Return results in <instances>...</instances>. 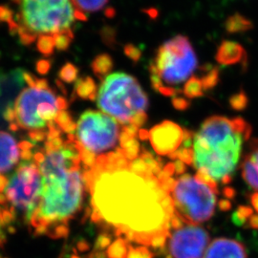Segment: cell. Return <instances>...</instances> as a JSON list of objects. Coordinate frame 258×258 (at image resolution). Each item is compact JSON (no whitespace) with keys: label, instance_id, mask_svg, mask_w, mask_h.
Here are the masks:
<instances>
[{"label":"cell","instance_id":"7402d4cb","mask_svg":"<svg viewBox=\"0 0 258 258\" xmlns=\"http://www.w3.org/2000/svg\"><path fill=\"white\" fill-rule=\"evenodd\" d=\"M140 159H142L148 166V168L150 169V171L153 173V175H157L163 170L162 169V166H163V160L160 158V157L153 156L149 151L146 150V149H143L142 153H141V156Z\"/></svg>","mask_w":258,"mask_h":258},{"label":"cell","instance_id":"74e56055","mask_svg":"<svg viewBox=\"0 0 258 258\" xmlns=\"http://www.w3.org/2000/svg\"><path fill=\"white\" fill-rule=\"evenodd\" d=\"M223 194H224L227 198L232 199V198L235 196V190H234L232 187L226 186V187L223 189Z\"/></svg>","mask_w":258,"mask_h":258},{"label":"cell","instance_id":"ac0fdd59","mask_svg":"<svg viewBox=\"0 0 258 258\" xmlns=\"http://www.w3.org/2000/svg\"><path fill=\"white\" fill-rule=\"evenodd\" d=\"M251 28H252L251 21L240 14H234L226 21V30L231 34L247 32Z\"/></svg>","mask_w":258,"mask_h":258},{"label":"cell","instance_id":"6da1fadb","mask_svg":"<svg viewBox=\"0 0 258 258\" xmlns=\"http://www.w3.org/2000/svg\"><path fill=\"white\" fill-rule=\"evenodd\" d=\"M91 206L106 224L115 228L119 238L149 247L153 236L171 229L170 217L162 207L169 194L162 188L153 189L147 177L129 169L104 171L94 177Z\"/></svg>","mask_w":258,"mask_h":258},{"label":"cell","instance_id":"4316f807","mask_svg":"<svg viewBox=\"0 0 258 258\" xmlns=\"http://www.w3.org/2000/svg\"><path fill=\"white\" fill-rule=\"evenodd\" d=\"M111 242H112V236H111L110 233H108L106 231L102 232L101 234H99V236L96 239L94 250L95 251H102L103 249H106L107 247L110 246Z\"/></svg>","mask_w":258,"mask_h":258},{"label":"cell","instance_id":"83f0119b","mask_svg":"<svg viewBox=\"0 0 258 258\" xmlns=\"http://www.w3.org/2000/svg\"><path fill=\"white\" fill-rule=\"evenodd\" d=\"M154 254L147 247H137L134 248L129 246L127 258H153Z\"/></svg>","mask_w":258,"mask_h":258},{"label":"cell","instance_id":"9c48e42d","mask_svg":"<svg viewBox=\"0 0 258 258\" xmlns=\"http://www.w3.org/2000/svg\"><path fill=\"white\" fill-rule=\"evenodd\" d=\"M42 189V177L37 163L23 161L11 177L4 190L11 211L21 212L29 222L36 211Z\"/></svg>","mask_w":258,"mask_h":258},{"label":"cell","instance_id":"b9f144b4","mask_svg":"<svg viewBox=\"0 0 258 258\" xmlns=\"http://www.w3.org/2000/svg\"><path fill=\"white\" fill-rule=\"evenodd\" d=\"M107 256L104 254V252L102 251H93L91 254L89 255V258H106Z\"/></svg>","mask_w":258,"mask_h":258},{"label":"cell","instance_id":"ffe728a7","mask_svg":"<svg viewBox=\"0 0 258 258\" xmlns=\"http://www.w3.org/2000/svg\"><path fill=\"white\" fill-rule=\"evenodd\" d=\"M128 241L119 237L115 240L106 251L107 258H127L129 251Z\"/></svg>","mask_w":258,"mask_h":258},{"label":"cell","instance_id":"1f68e13d","mask_svg":"<svg viewBox=\"0 0 258 258\" xmlns=\"http://www.w3.org/2000/svg\"><path fill=\"white\" fill-rule=\"evenodd\" d=\"M160 184H161V187L162 189L166 192V194H171L173 187H174V184H175V180L172 178V177H169L167 179H165L163 181H159Z\"/></svg>","mask_w":258,"mask_h":258},{"label":"cell","instance_id":"30bf717a","mask_svg":"<svg viewBox=\"0 0 258 258\" xmlns=\"http://www.w3.org/2000/svg\"><path fill=\"white\" fill-rule=\"evenodd\" d=\"M76 140L86 151L94 154L115 148L120 142L119 121L102 111L83 112L77 122Z\"/></svg>","mask_w":258,"mask_h":258},{"label":"cell","instance_id":"e0dca14e","mask_svg":"<svg viewBox=\"0 0 258 258\" xmlns=\"http://www.w3.org/2000/svg\"><path fill=\"white\" fill-rule=\"evenodd\" d=\"M246 58V52L244 48L237 42L224 41L218 48L216 59L219 63L232 65L241 63Z\"/></svg>","mask_w":258,"mask_h":258},{"label":"cell","instance_id":"ba28073f","mask_svg":"<svg viewBox=\"0 0 258 258\" xmlns=\"http://www.w3.org/2000/svg\"><path fill=\"white\" fill-rule=\"evenodd\" d=\"M171 194L175 213L184 224L199 225L213 216L218 194L192 176H181L176 181Z\"/></svg>","mask_w":258,"mask_h":258},{"label":"cell","instance_id":"3957f363","mask_svg":"<svg viewBox=\"0 0 258 258\" xmlns=\"http://www.w3.org/2000/svg\"><path fill=\"white\" fill-rule=\"evenodd\" d=\"M251 126L242 118L212 116L194 134V166L215 182L231 176L240 161L243 144L249 141Z\"/></svg>","mask_w":258,"mask_h":258},{"label":"cell","instance_id":"cb8c5ba5","mask_svg":"<svg viewBox=\"0 0 258 258\" xmlns=\"http://www.w3.org/2000/svg\"><path fill=\"white\" fill-rule=\"evenodd\" d=\"M112 67V60L109 55H101L95 58L92 68L94 72L99 76L107 74Z\"/></svg>","mask_w":258,"mask_h":258},{"label":"cell","instance_id":"5b68a950","mask_svg":"<svg viewBox=\"0 0 258 258\" xmlns=\"http://www.w3.org/2000/svg\"><path fill=\"white\" fill-rule=\"evenodd\" d=\"M26 87L10 106L3 118L9 121L10 128L27 131L32 134H45L56 128L55 120L68 104L63 97L58 96L44 79H37L34 75L24 73Z\"/></svg>","mask_w":258,"mask_h":258},{"label":"cell","instance_id":"9a60e30c","mask_svg":"<svg viewBox=\"0 0 258 258\" xmlns=\"http://www.w3.org/2000/svg\"><path fill=\"white\" fill-rule=\"evenodd\" d=\"M21 149L16 139L5 131H0V175L9 172L19 164Z\"/></svg>","mask_w":258,"mask_h":258},{"label":"cell","instance_id":"ab89813d","mask_svg":"<svg viewBox=\"0 0 258 258\" xmlns=\"http://www.w3.org/2000/svg\"><path fill=\"white\" fill-rule=\"evenodd\" d=\"M249 226L253 229H258V215H252L249 218Z\"/></svg>","mask_w":258,"mask_h":258},{"label":"cell","instance_id":"8fae6325","mask_svg":"<svg viewBox=\"0 0 258 258\" xmlns=\"http://www.w3.org/2000/svg\"><path fill=\"white\" fill-rule=\"evenodd\" d=\"M209 241L205 229L188 225L170 236L169 251L173 258H202Z\"/></svg>","mask_w":258,"mask_h":258},{"label":"cell","instance_id":"484cf974","mask_svg":"<svg viewBox=\"0 0 258 258\" xmlns=\"http://www.w3.org/2000/svg\"><path fill=\"white\" fill-rule=\"evenodd\" d=\"M128 169L131 172H133L137 175L142 176V177H148V176L153 175V173L150 171V169L148 168L147 164L140 158L129 163Z\"/></svg>","mask_w":258,"mask_h":258},{"label":"cell","instance_id":"f546056e","mask_svg":"<svg viewBox=\"0 0 258 258\" xmlns=\"http://www.w3.org/2000/svg\"><path fill=\"white\" fill-rule=\"evenodd\" d=\"M231 104L234 109L242 110L247 106L248 99L245 94H237L231 98Z\"/></svg>","mask_w":258,"mask_h":258},{"label":"cell","instance_id":"8d00e7d4","mask_svg":"<svg viewBox=\"0 0 258 258\" xmlns=\"http://www.w3.org/2000/svg\"><path fill=\"white\" fill-rule=\"evenodd\" d=\"M218 206H219V209L223 212H228L231 209V202L228 201V200H225V199L220 200L219 203H218Z\"/></svg>","mask_w":258,"mask_h":258},{"label":"cell","instance_id":"44dd1931","mask_svg":"<svg viewBox=\"0 0 258 258\" xmlns=\"http://www.w3.org/2000/svg\"><path fill=\"white\" fill-rule=\"evenodd\" d=\"M76 92L83 99H95L96 86L91 79L80 80L76 85Z\"/></svg>","mask_w":258,"mask_h":258},{"label":"cell","instance_id":"ee69618b","mask_svg":"<svg viewBox=\"0 0 258 258\" xmlns=\"http://www.w3.org/2000/svg\"><path fill=\"white\" fill-rule=\"evenodd\" d=\"M71 258H81L80 256H78V255H76V254H73L72 256H71Z\"/></svg>","mask_w":258,"mask_h":258},{"label":"cell","instance_id":"d6a6232c","mask_svg":"<svg viewBox=\"0 0 258 258\" xmlns=\"http://www.w3.org/2000/svg\"><path fill=\"white\" fill-rule=\"evenodd\" d=\"M170 227L171 229H174V230H180L182 228H184V222L182 220V218L180 216H178L174 212V214L171 216L170 218Z\"/></svg>","mask_w":258,"mask_h":258},{"label":"cell","instance_id":"836d02e7","mask_svg":"<svg viewBox=\"0 0 258 258\" xmlns=\"http://www.w3.org/2000/svg\"><path fill=\"white\" fill-rule=\"evenodd\" d=\"M4 224H8L6 220V210H0V246L4 243V233L1 230V226Z\"/></svg>","mask_w":258,"mask_h":258},{"label":"cell","instance_id":"f35d334b","mask_svg":"<svg viewBox=\"0 0 258 258\" xmlns=\"http://www.w3.org/2000/svg\"><path fill=\"white\" fill-rule=\"evenodd\" d=\"M37 68H38V71H39L40 73H41V72H42V73H45L47 69L49 68V62L42 60V61H40V62L38 63Z\"/></svg>","mask_w":258,"mask_h":258},{"label":"cell","instance_id":"5bb4252c","mask_svg":"<svg viewBox=\"0 0 258 258\" xmlns=\"http://www.w3.org/2000/svg\"><path fill=\"white\" fill-rule=\"evenodd\" d=\"M204 258H248V252L237 240L216 238L209 246Z\"/></svg>","mask_w":258,"mask_h":258},{"label":"cell","instance_id":"8992f818","mask_svg":"<svg viewBox=\"0 0 258 258\" xmlns=\"http://www.w3.org/2000/svg\"><path fill=\"white\" fill-rule=\"evenodd\" d=\"M97 104L102 112L123 126L140 127L148 120L147 94L134 77L122 72L104 78L97 95Z\"/></svg>","mask_w":258,"mask_h":258},{"label":"cell","instance_id":"e575fe53","mask_svg":"<svg viewBox=\"0 0 258 258\" xmlns=\"http://www.w3.org/2000/svg\"><path fill=\"white\" fill-rule=\"evenodd\" d=\"M174 166H175V174L176 175H181L184 173L186 167H185V164H184L182 161L180 160H176L174 163Z\"/></svg>","mask_w":258,"mask_h":258},{"label":"cell","instance_id":"603a6c76","mask_svg":"<svg viewBox=\"0 0 258 258\" xmlns=\"http://www.w3.org/2000/svg\"><path fill=\"white\" fill-rule=\"evenodd\" d=\"M204 89H205V86L202 80L192 78L185 83L183 92L188 98H195V97L202 96Z\"/></svg>","mask_w":258,"mask_h":258},{"label":"cell","instance_id":"f1b7e54d","mask_svg":"<svg viewBox=\"0 0 258 258\" xmlns=\"http://www.w3.org/2000/svg\"><path fill=\"white\" fill-rule=\"evenodd\" d=\"M78 74V70L76 69L74 65L66 64L62 67L59 72V77L67 83L73 82Z\"/></svg>","mask_w":258,"mask_h":258},{"label":"cell","instance_id":"4dcf8cb0","mask_svg":"<svg viewBox=\"0 0 258 258\" xmlns=\"http://www.w3.org/2000/svg\"><path fill=\"white\" fill-rule=\"evenodd\" d=\"M81 154H82V163L84 165V166L88 167V168H92L93 166H95L96 161H97L96 154L91 153L89 151H86L83 148H82Z\"/></svg>","mask_w":258,"mask_h":258},{"label":"cell","instance_id":"2e32d148","mask_svg":"<svg viewBox=\"0 0 258 258\" xmlns=\"http://www.w3.org/2000/svg\"><path fill=\"white\" fill-rule=\"evenodd\" d=\"M242 177L249 186L258 192V140L249 144V151L241 165Z\"/></svg>","mask_w":258,"mask_h":258},{"label":"cell","instance_id":"277c9868","mask_svg":"<svg viewBox=\"0 0 258 258\" xmlns=\"http://www.w3.org/2000/svg\"><path fill=\"white\" fill-rule=\"evenodd\" d=\"M17 5L16 15L10 11L6 19L12 32L18 33L20 41L30 45L40 38L56 40L73 35L72 27L77 19H85L72 0H11Z\"/></svg>","mask_w":258,"mask_h":258},{"label":"cell","instance_id":"4fadbf2b","mask_svg":"<svg viewBox=\"0 0 258 258\" xmlns=\"http://www.w3.org/2000/svg\"><path fill=\"white\" fill-rule=\"evenodd\" d=\"M25 71L13 70L8 73L0 72V115L14 104L23 85L26 84Z\"/></svg>","mask_w":258,"mask_h":258},{"label":"cell","instance_id":"d590c367","mask_svg":"<svg viewBox=\"0 0 258 258\" xmlns=\"http://www.w3.org/2000/svg\"><path fill=\"white\" fill-rule=\"evenodd\" d=\"M77 247H78V249H79L80 251L84 252V251L89 250V249H90V244H89L86 240L82 239L78 242Z\"/></svg>","mask_w":258,"mask_h":258},{"label":"cell","instance_id":"d4e9b609","mask_svg":"<svg viewBox=\"0 0 258 258\" xmlns=\"http://www.w3.org/2000/svg\"><path fill=\"white\" fill-rule=\"evenodd\" d=\"M169 158L172 160H180L185 165L194 166V151L192 148H180L173 154L169 155Z\"/></svg>","mask_w":258,"mask_h":258},{"label":"cell","instance_id":"7a4b0ae2","mask_svg":"<svg viewBox=\"0 0 258 258\" xmlns=\"http://www.w3.org/2000/svg\"><path fill=\"white\" fill-rule=\"evenodd\" d=\"M42 157L37 162L42 177L40 199L29 224L35 234L49 235L66 225L81 211L86 185L82 171V148L68 137L60 146L44 143Z\"/></svg>","mask_w":258,"mask_h":258},{"label":"cell","instance_id":"d6986e66","mask_svg":"<svg viewBox=\"0 0 258 258\" xmlns=\"http://www.w3.org/2000/svg\"><path fill=\"white\" fill-rule=\"evenodd\" d=\"M109 0H72L76 10L85 16L86 13H96L103 9Z\"/></svg>","mask_w":258,"mask_h":258},{"label":"cell","instance_id":"60d3db41","mask_svg":"<svg viewBox=\"0 0 258 258\" xmlns=\"http://www.w3.org/2000/svg\"><path fill=\"white\" fill-rule=\"evenodd\" d=\"M250 202H251V205L253 206L254 210L258 212V192L251 195V197H250Z\"/></svg>","mask_w":258,"mask_h":258},{"label":"cell","instance_id":"52a82bcc","mask_svg":"<svg viewBox=\"0 0 258 258\" xmlns=\"http://www.w3.org/2000/svg\"><path fill=\"white\" fill-rule=\"evenodd\" d=\"M197 64V56L187 37L176 36L157 51L150 66L152 84L158 91L173 95L177 86L191 79Z\"/></svg>","mask_w":258,"mask_h":258},{"label":"cell","instance_id":"7bdbcfd3","mask_svg":"<svg viewBox=\"0 0 258 258\" xmlns=\"http://www.w3.org/2000/svg\"><path fill=\"white\" fill-rule=\"evenodd\" d=\"M139 137L141 140L146 141V140L149 139V132L147 130H140L139 131Z\"/></svg>","mask_w":258,"mask_h":258},{"label":"cell","instance_id":"7c38bea8","mask_svg":"<svg viewBox=\"0 0 258 258\" xmlns=\"http://www.w3.org/2000/svg\"><path fill=\"white\" fill-rule=\"evenodd\" d=\"M184 137V129L170 120H165L149 131L150 144L160 156L173 154L183 144Z\"/></svg>","mask_w":258,"mask_h":258}]
</instances>
